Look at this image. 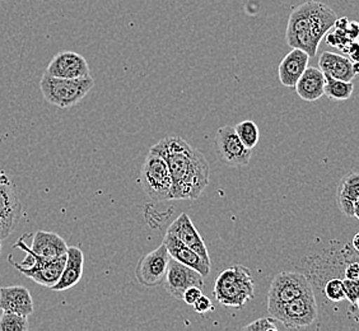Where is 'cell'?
I'll return each mask as SVG.
<instances>
[{
  "mask_svg": "<svg viewBox=\"0 0 359 331\" xmlns=\"http://www.w3.org/2000/svg\"><path fill=\"white\" fill-rule=\"evenodd\" d=\"M193 306L195 311H196L198 313H201V315H204V313H207L209 311L213 310L212 301H210L207 296H204V295H201V296L194 302Z\"/></svg>",
  "mask_w": 359,
  "mask_h": 331,
  "instance_id": "obj_29",
  "label": "cell"
},
{
  "mask_svg": "<svg viewBox=\"0 0 359 331\" xmlns=\"http://www.w3.org/2000/svg\"><path fill=\"white\" fill-rule=\"evenodd\" d=\"M21 248L27 254L26 259L21 264H18V262H14L13 256L9 255L8 262H11L21 274L46 288H51L59 281L62 269L65 266L67 254L59 256V257H54V259H48L43 256L37 255L29 246L25 243L23 237L14 245V248Z\"/></svg>",
  "mask_w": 359,
  "mask_h": 331,
  "instance_id": "obj_4",
  "label": "cell"
},
{
  "mask_svg": "<svg viewBox=\"0 0 359 331\" xmlns=\"http://www.w3.org/2000/svg\"><path fill=\"white\" fill-rule=\"evenodd\" d=\"M0 310L29 316L34 312V301L29 290L22 285L0 288Z\"/></svg>",
  "mask_w": 359,
  "mask_h": 331,
  "instance_id": "obj_17",
  "label": "cell"
},
{
  "mask_svg": "<svg viewBox=\"0 0 359 331\" xmlns=\"http://www.w3.org/2000/svg\"><path fill=\"white\" fill-rule=\"evenodd\" d=\"M337 22L338 15L329 6L321 1L306 0L290 13L285 41L292 48H299L313 58L320 42Z\"/></svg>",
  "mask_w": 359,
  "mask_h": 331,
  "instance_id": "obj_2",
  "label": "cell"
},
{
  "mask_svg": "<svg viewBox=\"0 0 359 331\" xmlns=\"http://www.w3.org/2000/svg\"><path fill=\"white\" fill-rule=\"evenodd\" d=\"M95 86L92 76L65 79L43 74L40 81V90L48 104L60 109H69L79 104Z\"/></svg>",
  "mask_w": 359,
  "mask_h": 331,
  "instance_id": "obj_5",
  "label": "cell"
},
{
  "mask_svg": "<svg viewBox=\"0 0 359 331\" xmlns=\"http://www.w3.org/2000/svg\"><path fill=\"white\" fill-rule=\"evenodd\" d=\"M324 73L315 67H307L299 76L294 90L304 101L313 102L324 96Z\"/></svg>",
  "mask_w": 359,
  "mask_h": 331,
  "instance_id": "obj_21",
  "label": "cell"
},
{
  "mask_svg": "<svg viewBox=\"0 0 359 331\" xmlns=\"http://www.w3.org/2000/svg\"><path fill=\"white\" fill-rule=\"evenodd\" d=\"M162 243L166 246L167 251H168V254L171 256V259L181 262V264H184L187 266L193 268L198 273H201V276H204V278H207L209 276V273H210V262L204 260L194 250L187 248L184 242L180 241L179 238L173 235V234H171L170 231H167Z\"/></svg>",
  "mask_w": 359,
  "mask_h": 331,
  "instance_id": "obj_14",
  "label": "cell"
},
{
  "mask_svg": "<svg viewBox=\"0 0 359 331\" xmlns=\"http://www.w3.org/2000/svg\"><path fill=\"white\" fill-rule=\"evenodd\" d=\"M343 287H344V295L346 299L352 304L354 310L358 307L359 288L358 281H351V279H343Z\"/></svg>",
  "mask_w": 359,
  "mask_h": 331,
  "instance_id": "obj_27",
  "label": "cell"
},
{
  "mask_svg": "<svg viewBox=\"0 0 359 331\" xmlns=\"http://www.w3.org/2000/svg\"><path fill=\"white\" fill-rule=\"evenodd\" d=\"M28 329L27 316L3 311L0 318V331H27Z\"/></svg>",
  "mask_w": 359,
  "mask_h": 331,
  "instance_id": "obj_25",
  "label": "cell"
},
{
  "mask_svg": "<svg viewBox=\"0 0 359 331\" xmlns=\"http://www.w3.org/2000/svg\"><path fill=\"white\" fill-rule=\"evenodd\" d=\"M242 329L248 331H276L278 330V325L276 324V320L273 318H263L243 326Z\"/></svg>",
  "mask_w": 359,
  "mask_h": 331,
  "instance_id": "obj_28",
  "label": "cell"
},
{
  "mask_svg": "<svg viewBox=\"0 0 359 331\" xmlns=\"http://www.w3.org/2000/svg\"><path fill=\"white\" fill-rule=\"evenodd\" d=\"M318 69L324 73L325 76L352 82L358 73V64L346 56L325 51L318 59Z\"/></svg>",
  "mask_w": 359,
  "mask_h": 331,
  "instance_id": "obj_16",
  "label": "cell"
},
{
  "mask_svg": "<svg viewBox=\"0 0 359 331\" xmlns=\"http://www.w3.org/2000/svg\"><path fill=\"white\" fill-rule=\"evenodd\" d=\"M324 293L326 298L332 302H343L346 299L343 279L334 278L325 284Z\"/></svg>",
  "mask_w": 359,
  "mask_h": 331,
  "instance_id": "obj_26",
  "label": "cell"
},
{
  "mask_svg": "<svg viewBox=\"0 0 359 331\" xmlns=\"http://www.w3.org/2000/svg\"><path fill=\"white\" fill-rule=\"evenodd\" d=\"M235 131L245 147H248L250 149L255 148V145L259 143L260 133H259L257 125L254 121L251 120L242 121L240 124L236 125Z\"/></svg>",
  "mask_w": 359,
  "mask_h": 331,
  "instance_id": "obj_24",
  "label": "cell"
},
{
  "mask_svg": "<svg viewBox=\"0 0 359 331\" xmlns=\"http://www.w3.org/2000/svg\"><path fill=\"white\" fill-rule=\"evenodd\" d=\"M0 254H1V240H0Z\"/></svg>",
  "mask_w": 359,
  "mask_h": 331,
  "instance_id": "obj_33",
  "label": "cell"
},
{
  "mask_svg": "<svg viewBox=\"0 0 359 331\" xmlns=\"http://www.w3.org/2000/svg\"><path fill=\"white\" fill-rule=\"evenodd\" d=\"M166 159L172 179V201H196L209 184V163L180 137H166L151 148Z\"/></svg>",
  "mask_w": 359,
  "mask_h": 331,
  "instance_id": "obj_1",
  "label": "cell"
},
{
  "mask_svg": "<svg viewBox=\"0 0 359 331\" xmlns=\"http://www.w3.org/2000/svg\"><path fill=\"white\" fill-rule=\"evenodd\" d=\"M170 260L171 256L163 243L143 256L135 268V276L138 278L139 283L145 287L162 285Z\"/></svg>",
  "mask_w": 359,
  "mask_h": 331,
  "instance_id": "obj_11",
  "label": "cell"
},
{
  "mask_svg": "<svg viewBox=\"0 0 359 331\" xmlns=\"http://www.w3.org/2000/svg\"><path fill=\"white\" fill-rule=\"evenodd\" d=\"M68 245L65 240L56 235L54 232H48V231H39L32 238V245L31 250L36 252L37 255L48 257V259H54L59 256L65 255L68 251Z\"/></svg>",
  "mask_w": 359,
  "mask_h": 331,
  "instance_id": "obj_22",
  "label": "cell"
},
{
  "mask_svg": "<svg viewBox=\"0 0 359 331\" xmlns=\"http://www.w3.org/2000/svg\"><path fill=\"white\" fill-rule=\"evenodd\" d=\"M167 231H170L171 234L176 236L180 241L184 242L187 248L194 250L204 260L210 262L207 245L187 213L180 214Z\"/></svg>",
  "mask_w": 359,
  "mask_h": 331,
  "instance_id": "obj_15",
  "label": "cell"
},
{
  "mask_svg": "<svg viewBox=\"0 0 359 331\" xmlns=\"http://www.w3.org/2000/svg\"><path fill=\"white\" fill-rule=\"evenodd\" d=\"M309 59L310 56L299 48H293L284 56L278 67V76L284 87L294 88L299 76L304 74V70L309 67Z\"/></svg>",
  "mask_w": 359,
  "mask_h": 331,
  "instance_id": "obj_18",
  "label": "cell"
},
{
  "mask_svg": "<svg viewBox=\"0 0 359 331\" xmlns=\"http://www.w3.org/2000/svg\"><path fill=\"white\" fill-rule=\"evenodd\" d=\"M140 184L152 201H172V179L166 159L152 149L142 166Z\"/></svg>",
  "mask_w": 359,
  "mask_h": 331,
  "instance_id": "obj_6",
  "label": "cell"
},
{
  "mask_svg": "<svg viewBox=\"0 0 359 331\" xmlns=\"http://www.w3.org/2000/svg\"><path fill=\"white\" fill-rule=\"evenodd\" d=\"M358 238H359L358 234H357V235L354 236V238H353V248H354V250H355V251H358V250H359Z\"/></svg>",
  "mask_w": 359,
  "mask_h": 331,
  "instance_id": "obj_32",
  "label": "cell"
},
{
  "mask_svg": "<svg viewBox=\"0 0 359 331\" xmlns=\"http://www.w3.org/2000/svg\"><path fill=\"white\" fill-rule=\"evenodd\" d=\"M344 278L351 279V281H358L359 279V265L357 260H353L346 265L344 270Z\"/></svg>",
  "mask_w": 359,
  "mask_h": 331,
  "instance_id": "obj_31",
  "label": "cell"
},
{
  "mask_svg": "<svg viewBox=\"0 0 359 331\" xmlns=\"http://www.w3.org/2000/svg\"><path fill=\"white\" fill-rule=\"evenodd\" d=\"M204 284V276L201 273L173 259L170 260L163 285L176 299H182V295L189 287H199L203 290Z\"/></svg>",
  "mask_w": 359,
  "mask_h": 331,
  "instance_id": "obj_12",
  "label": "cell"
},
{
  "mask_svg": "<svg viewBox=\"0 0 359 331\" xmlns=\"http://www.w3.org/2000/svg\"><path fill=\"white\" fill-rule=\"evenodd\" d=\"M255 296V283L249 268L235 265L223 270L215 283V299L226 307L241 309Z\"/></svg>",
  "mask_w": 359,
  "mask_h": 331,
  "instance_id": "obj_3",
  "label": "cell"
},
{
  "mask_svg": "<svg viewBox=\"0 0 359 331\" xmlns=\"http://www.w3.org/2000/svg\"><path fill=\"white\" fill-rule=\"evenodd\" d=\"M215 153L226 165L245 167L250 163L252 149L242 143L236 134L235 126L226 125L215 135Z\"/></svg>",
  "mask_w": 359,
  "mask_h": 331,
  "instance_id": "obj_9",
  "label": "cell"
},
{
  "mask_svg": "<svg viewBox=\"0 0 359 331\" xmlns=\"http://www.w3.org/2000/svg\"><path fill=\"white\" fill-rule=\"evenodd\" d=\"M359 175L357 173H348L343 177L337 190V203L339 209L346 217L359 218Z\"/></svg>",
  "mask_w": 359,
  "mask_h": 331,
  "instance_id": "obj_19",
  "label": "cell"
},
{
  "mask_svg": "<svg viewBox=\"0 0 359 331\" xmlns=\"http://www.w3.org/2000/svg\"><path fill=\"white\" fill-rule=\"evenodd\" d=\"M46 74L56 78L76 79L90 76V65L81 54L74 51H62L48 62Z\"/></svg>",
  "mask_w": 359,
  "mask_h": 331,
  "instance_id": "obj_13",
  "label": "cell"
},
{
  "mask_svg": "<svg viewBox=\"0 0 359 331\" xmlns=\"http://www.w3.org/2000/svg\"><path fill=\"white\" fill-rule=\"evenodd\" d=\"M84 255L83 251L78 248H68L67 262L62 269V276L50 290L54 292L68 290L79 283L83 276Z\"/></svg>",
  "mask_w": 359,
  "mask_h": 331,
  "instance_id": "obj_20",
  "label": "cell"
},
{
  "mask_svg": "<svg viewBox=\"0 0 359 331\" xmlns=\"http://www.w3.org/2000/svg\"><path fill=\"white\" fill-rule=\"evenodd\" d=\"M22 214V204L12 182L0 173V240H6L14 231Z\"/></svg>",
  "mask_w": 359,
  "mask_h": 331,
  "instance_id": "obj_10",
  "label": "cell"
},
{
  "mask_svg": "<svg viewBox=\"0 0 359 331\" xmlns=\"http://www.w3.org/2000/svg\"><path fill=\"white\" fill-rule=\"evenodd\" d=\"M203 295L201 288L199 287H189L184 295H182V301L189 306H193L194 302Z\"/></svg>",
  "mask_w": 359,
  "mask_h": 331,
  "instance_id": "obj_30",
  "label": "cell"
},
{
  "mask_svg": "<svg viewBox=\"0 0 359 331\" xmlns=\"http://www.w3.org/2000/svg\"><path fill=\"white\" fill-rule=\"evenodd\" d=\"M309 278L297 271H282L276 274L270 284L268 293V309L278 304H287L294 298L311 293Z\"/></svg>",
  "mask_w": 359,
  "mask_h": 331,
  "instance_id": "obj_8",
  "label": "cell"
},
{
  "mask_svg": "<svg viewBox=\"0 0 359 331\" xmlns=\"http://www.w3.org/2000/svg\"><path fill=\"white\" fill-rule=\"evenodd\" d=\"M270 316L282 323L285 327L299 329L313 324L318 318V302L313 292L298 297L287 304L268 309Z\"/></svg>",
  "mask_w": 359,
  "mask_h": 331,
  "instance_id": "obj_7",
  "label": "cell"
},
{
  "mask_svg": "<svg viewBox=\"0 0 359 331\" xmlns=\"http://www.w3.org/2000/svg\"><path fill=\"white\" fill-rule=\"evenodd\" d=\"M354 90L352 82L339 81L330 76H325L324 95L332 101H346L349 100Z\"/></svg>",
  "mask_w": 359,
  "mask_h": 331,
  "instance_id": "obj_23",
  "label": "cell"
}]
</instances>
